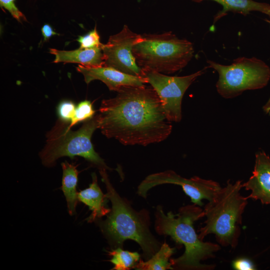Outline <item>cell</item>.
Returning a JSON list of instances; mask_svg holds the SVG:
<instances>
[{"label":"cell","mask_w":270,"mask_h":270,"mask_svg":"<svg viewBox=\"0 0 270 270\" xmlns=\"http://www.w3.org/2000/svg\"><path fill=\"white\" fill-rule=\"evenodd\" d=\"M114 98L103 100L98 128L108 138L125 146H146L166 140L172 130L152 87L125 86Z\"/></svg>","instance_id":"cell-1"},{"label":"cell","mask_w":270,"mask_h":270,"mask_svg":"<svg viewBox=\"0 0 270 270\" xmlns=\"http://www.w3.org/2000/svg\"><path fill=\"white\" fill-rule=\"evenodd\" d=\"M178 212L166 214L162 206H158L154 213V230L159 235L170 236L185 250L180 257L170 259L174 270H207L214 265L202 264L201 262L214 257L220 246L200 239L194 227L196 220L204 216V210L196 204L181 207Z\"/></svg>","instance_id":"cell-2"},{"label":"cell","mask_w":270,"mask_h":270,"mask_svg":"<svg viewBox=\"0 0 270 270\" xmlns=\"http://www.w3.org/2000/svg\"><path fill=\"white\" fill-rule=\"evenodd\" d=\"M100 173L105 184L106 196L112 203V208L102 222V232L116 246L122 248L124 242L132 240L140 246L144 258L150 259L160 249L162 244L150 230V218L148 211L134 210L122 198L111 184L106 169Z\"/></svg>","instance_id":"cell-3"},{"label":"cell","mask_w":270,"mask_h":270,"mask_svg":"<svg viewBox=\"0 0 270 270\" xmlns=\"http://www.w3.org/2000/svg\"><path fill=\"white\" fill-rule=\"evenodd\" d=\"M241 180L232 184L230 180L205 206L204 212L206 218L204 226L198 232L203 240L208 234H215L220 245L232 248L236 246L240 233L242 214L248 204V198L242 196Z\"/></svg>","instance_id":"cell-4"},{"label":"cell","mask_w":270,"mask_h":270,"mask_svg":"<svg viewBox=\"0 0 270 270\" xmlns=\"http://www.w3.org/2000/svg\"><path fill=\"white\" fill-rule=\"evenodd\" d=\"M70 122L58 119L46 135V144L39 154L42 164L47 167L54 166L63 156L72 158L76 156L84 158L99 170H110L94 150L91 138L98 128V116L86 120L78 130L74 131Z\"/></svg>","instance_id":"cell-5"},{"label":"cell","mask_w":270,"mask_h":270,"mask_svg":"<svg viewBox=\"0 0 270 270\" xmlns=\"http://www.w3.org/2000/svg\"><path fill=\"white\" fill-rule=\"evenodd\" d=\"M134 44L132 53L142 68L170 74L184 68L194 56L192 43L178 38L172 32L144 34Z\"/></svg>","instance_id":"cell-6"},{"label":"cell","mask_w":270,"mask_h":270,"mask_svg":"<svg viewBox=\"0 0 270 270\" xmlns=\"http://www.w3.org/2000/svg\"><path fill=\"white\" fill-rule=\"evenodd\" d=\"M207 64L208 68L218 73L216 90L226 99L234 98L246 90L262 88L270 80V66L256 57L238 58L229 65L211 60H207Z\"/></svg>","instance_id":"cell-7"},{"label":"cell","mask_w":270,"mask_h":270,"mask_svg":"<svg viewBox=\"0 0 270 270\" xmlns=\"http://www.w3.org/2000/svg\"><path fill=\"white\" fill-rule=\"evenodd\" d=\"M208 68L206 66L194 74L182 76H168L142 68V77L156 92L168 120L178 122L182 120V102L185 92Z\"/></svg>","instance_id":"cell-8"},{"label":"cell","mask_w":270,"mask_h":270,"mask_svg":"<svg viewBox=\"0 0 270 270\" xmlns=\"http://www.w3.org/2000/svg\"><path fill=\"white\" fill-rule=\"evenodd\" d=\"M170 184L179 185L194 204L202 206L203 199L211 200L222 188L216 182L197 176L183 178L172 170H167L147 176L138 185L137 194L144 198L148 192L158 185Z\"/></svg>","instance_id":"cell-9"},{"label":"cell","mask_w":270,"mask_h":270,"mask_svg":"<svg viewBox=\"0 0 270 270\" xmlns=\"http://www.w3.org/2000/svg\"><path fill=\"white\" fill-rule=\"evenodd\" d=\"M142 40V35L132 32L124 25L120 32L110 36L108 42L102 44V48L104 56V66L142 77V68L137 64L132 53L134 46Z\"/></svg>","instance_id":"cell-10"},{"label":"cell","mask_w":270,"mask_h":270,"mask_svg":"<svg viewBox=\"0 0 270 270\" xmlns=\"http://www.w3.org/2000/svg\"><path fill=\"white\" fill-rule=\"evenodd\" d=\"M76 68L83 74L87 84L94 80H100L110 90L116 92L123 86H142L146 83L145 79L141 76L126 74L110 66L89 67L79 64Z\"/></svg>","instance_id":"cell-11"},{"label":"cell","mask_w":270,"mask_h":270,"mask_svg":"<svg viewBox=\"0 0 270 270\" xmlns=\"http://www.w3.org/2000/svg\"><path fill=\"white\" fill-rule=\"evenodd\" d=\"M250 190L248 199L260 200L262 204H270V158L264 151L256 154L254 169L248 180L242 184Z\"/></svg>","instance_id":"cell-12"},{"label":"cell","mask_w":270,"mask_h":270,"mask_svg":"<svg viewBox=\"0 0 270 270\" xmlns=\"http://www.w3.org/2000/svg\"><path fill=\"white\" fill-rule=\"evenodd\" d=\"M50 52L55 56L54 63H76L89 67L104 66V64L102 46L90 48H79L73 50L50 48Z\"/></svg>","instance_id":"cell-13"},{"label":"cell","mask_w":270,"mask_h":270,"mask_svg":"<svg viewBox=\"0 0 270 270\" xmlns=\"http://www.w3.org/2000/svg\"><path fill=\"white\" fill-rule=\"evenodd\" d=\"M92 182L88 188L80 191L78 195V200L88 206L92 212L87 218L88 222H92L96 218L107 216L110 211V209L106 206L108 198L99 186L95 172L92 174Z\"/></svg>","instance_id":"cell-14"},{"label":"cell","mask_w":270,"mask_h":270,"mask_svg":"<svg viewBox=\"0 0 270 270\" xmlns=\"http://www.w3.org/2000/svg\"><path fill=\"white\" fill-rule=\"evenodd\" d=\"M200 2L206 0H192ZM220 4L222 8L214 16V24L229 12L246 16L252 12L263 13L270 18V4L266 2H258L253 0H210Z\"/></svg>","instance_id":"cell-15"},{"label":"cell","mask_w":270,"mask_h":270,"mask_svg":"<svg viewBox=\"0 0 270 270\" xmlns=\"http://www.w3.org/2000/svg\"><path fill=\"white\" fill-rule=\"evenodd\" d=\"M62 170V190L67 203L68 213L73 216L76 214V208L78 200L76 185L78 181L77 166L65 161L61 164Z\"/></svg>","instance_id":"cell-16"},{"label":"cell","mask_w":270,"mask_h":270,"mask_svg":"<svg viewBox=\"0 0 270 270\" xmlns=\"http://www.w3.org/2000/svg\"><path fill=\"white\" fill-rule=\"evenodd\" d=\"M175 251V248L170 247L164 242L150 259L146 262L140 260L134 268L138 270H174L170 258Z\"/></svg>","instance_id":"cell-17"},{"label":"cell","mask_w":270,"mask_h":270,"mask_svg":"<svg viewBox=\"0 0 270 270\" xmlns=\"http://www.w3.org/2000/svg\"><path fill=\"white\" fill-rule=\"evenodd\" d=\"M108 252L112 256L110 261L114 265L112 270H129L134 268L140 260L138 252L124 250L120 247Z\"/></svg>","instance_id":"cell-18"},{"label":"cell","mask_w":270,"mask_h":270,"mask_svg":"<svg viewBox=\"0 0 270 270\" xmlns=\"http://www.w3.org/2000/svg\"><path fill=\"white\" fill-rule=\"evenodd\" d=\"M95 112L90 101L84 100L80 102L76 108L74 116L70 123V128L92 118L94 116Z\"/></svg>","instance_id":"cell-19"},{"label":"cell","mask_w":270,"mask_h":270,"mask_svg":"<svg viewBox=\"0 0 270 270\" xmlns=\"http://www.w3.org/2000/svg\"><path fill=\"white\" fill-rule=\"evenodd\" d=\"M76 40L80 43V48H90L102 46V45L100 42V36L96 26L86 34L80 36Z\"/></svg>","instance_id":"cell-20"},{"label":"cell","mask_w":270,"mask_h":270,"mask_svg":"<svg viewBox=\"0 0 270 270\" xmlns=\"http://www.w3.org/2000/svg\"><path fill=\"white\" fill-rule=\"evenodd\" d=\"M74 104L68 100L61 102L57 107V113L60 120L70 122L72 120L76 110Z\"/></svg>","instance_id":"cell-21"},{"label":"cell","mask_w":270,"mask_h":270,"mask_svg":"<svg viewBox=\"0 0 270 270\" xmlns=\"http://www.w3.org/2000/svg\"><path fill=\"white\" fill-rule=\"evenodd\" d=\"M14 0H0V7L8 10L12 16L18 22H20L21 20H26L25 16L16 6Z\"/></svg>","instance_id":"cell-22"},{"label":"cell","mask_w":270,"mask_h":270,"mask_svg":"<svg viewBox=\"0 0 270 270\" xmlns=\"http://www.w3.org/2000/svg\"><path fill=\"white\" fill-rule=\"evenodd\" d=\"M233 266L238 270H254L255 266L251 260L245 258H240L235 260Z\"/></svg>","instance_id":"cell-23"},{"label":"cell","mask_w":270,"mask_h":270,"mask_svg":"<svg viewBox=\"0 0 270 270\" xmlns=\"http://www.w3.org/2000/svg\"><path fill=\"white\" fill-rule=\"evenodd\" d=\"M41 31L44 41L48 40L52 36L58 34L53 30L51 26L48 24L43 26Z\"/></svg>","instance_id":"cell-24"},{"label":"cell","mask_w":270,"mask_h":270,"mask_svg":"<svg viewBox=\"0 0 270 270\" xmlns=\"http://www.w3.org/2000/svg\"><path fill=\"white\" fill-rule=\"evenodd\" d=\"M264 112L268 116H270V97L267 102L262 107Z\"/></svg>","instance_id":"cell-25"},{"label":"cell","mask_w":270,"mask_h":270,"mask_svg":"<svg viewBox=\"0 0 270 270\" xmlns=\"http://www.w3.org/2000/svg\"><path fill=\"white\" fill-rule=\"evenodd\" d=\"M266 20L270 24V20Z\"/></svg>","instance_id":"cell-26"}]
</instances>
